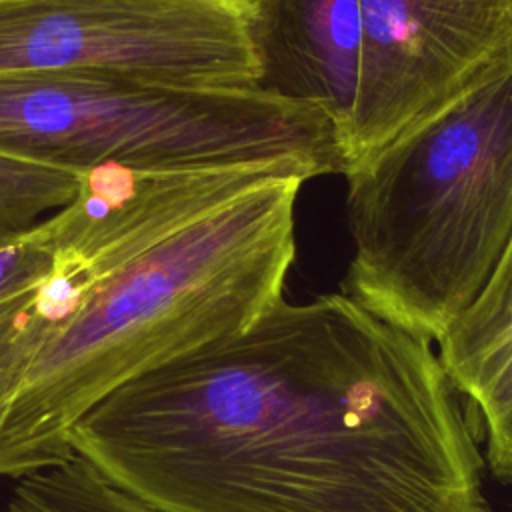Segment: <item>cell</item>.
Returning <instances> with one entry per match:
<instances>
[{"label": "cell", "instance_id": "2", "mask_svg": "<svg viewBox=\"0 0 512 512\" xmlns=\"http://www.w3.org/2000/svg\"><path fill=\"white\" fill-rule=\"evenodd\" d=\"M296 176L272 178L94 268L54 266L0 314V478L72 458V426L104 396L238 334L282 298Z\"/></svg>", "mask_w": 512, "mask_h": 512}, {"label": "cell", "instance_id": "1", "mask_svg": "<svg viewBox=\"0 0 512 512\" xmlns=\"http://www.w3.org/2000/svg\"><path fill=\"white\" fill-rule=\"evenodd\" d=\"M438 354L348 294L132 378L72 454L152 512H492Z\"/></svg>", "mask_w": 512, "mask_h": 512}, {"label": "cell", "instance_id": "8", "mask_svg": "<svg viewBox=\"0 0 512 512\" xmlns=\"http://www.w3.org/2000/svg\"><path fill=\"white\" fill-rule=\"evenodd\" d=\"M252 36L256 88L324 112L348 160L362 70L360 0H254Z\"/></svg>", "mask_w": 512, "mask_h": 512}, {"label": "cell", "instance_id": "6", "mask_svg": "<svg viewBox=\"0 0 512 512\" xmlns=\"http://www.w3.org/2000/svg\"><path fill=\"white\" fill-rule=\"evenodd\" d=\"M360 10L348 172L512 62V0H360Z\"/></svg>", "mask_w": 512, "mask_h": 512}, {"label": "cell", "instance_id": "3", "mask_svg": "<svg viewBox=\"0 0 512 512\" xmlns=\"http://www.w3.org/2000/svg\"><path fill=\"white\" fill-rule=\"evenodd\" d=\"M350 298L442 340L512 236V62L348 174Z\"/></svg>", "mask_w": 512, "mask_h": 512}, {"label": "cell", "instance_id": "7", "mask_svg": "<svg viewBox=\"0 0 512 512\" xmlns=\"http://www.w3.org/2000/svg\"><path fill=\"white\" fill-rule=\"evenodd\" d=\"M254 168H136L102 164L82 172L78 194L34 224L54 264L94 268L126 258L168 232L280 178Z\"/></svg>", "mask_w": 512, "mask_h": 512}, {"label": "cell", "instance_id": "4", "mask_svg": "<svg viewBox=\"0 0 512 512\" xmlns=\"http://www.w3.org/2000/svg\"><path fill=\"white\" fill-rule=\"evenodd\" d=\"M0 154L86 172L254 168L300 180L348 172L334 122L268 92L114 74H0Z\"/></svg>", "mask_w": 512, "mask_h": 512}, {"label": "cell", "instance_id": "9", "mask_svg": "<svg viewBox=\"0 0 512 512\" xmlns=\"http://www.w3.org/2000/svg\"><path fill=\"white\" fill-rule=\"evenodd\" d=\"M512 346V236L488 280L440 340V364L466 394L480 370Z\"/></svg>", "mask_w": 512, "mask_h": 512}, {"label": "cell", "instance_id": "10", "mask_svg": "<svg viewBox=\"0 0 512 512\" xmlns=\"http://www.w3.org/2000/svg\"><path fill=\"white\" fill-rule=\"evenodd\" d=\"M4 512H152L104 480L76 454L18 478Z\"/></svg>", "mask_w": 512, "mask_h": 512}, {"label": "cell", "instance_id": "13", "mask_svg": "<svg viewBox=\"0 0 512 512\" xmlns=\"http://www.w3.org/2000/svg\"><path fill=\"white\" fill-rule=\"evenodd\" d=\"M52 270L54 256L34 226L14 228L0 220V300L44 284Z\"/></svg>", "mask_w": 512, "mask_h": 512}, {"label": "cell", "instance_id": "14", "mask_svg": "<svg viewBox=\"0 0 512 512\" xmlns=\"http://www.w3.org/2000/svg\"><path fill=\"white\" fill-rule=\"evenodd\" d=\"M14 296H16V294H14ZM14 296H8V298H4V300H0V314H2V312H4V310H6V306H8V304H10V300H12V298H14Z\"/></svg>", "mask_w": 512, "mask_h": 512}, {"label": "cell", "instance_id": "5", "mask_svg": "<svg viewBox=\"0 0 512 512\" xmlns=\"http://www.w3.org/2000/svg\"><path fill=\"white\" fill-rule=\"evenodd\" d=\"M254 0H0V74L252 88Z\"/></svg>", "mask_w": 512, "mask_h": 512}, {"label": "cell", "instance_id": "12", "mask_svg": "<svg viewBox=\"0 0 512 512\" xmlns=\"http://www.w3.org/2000/svg\"><path fill=\"white\" fill-rule=\"evenodd\" d=\"M478 406L488 432V468L512 482V346L490 360L466 392Z\"/></svg>", "mask_w": 512, "mask_h": 512}, {"label": "cell", "instance_id": "11", "mask_svg": "<svg viewBox=\"0 0 512 512\" xmlns=\"http://www.w3.org/2000/svg\"><path fill=\"white\" fill-rule=\"evenodd\" d=\"M82 172L0 154V220L30 228L36 218L74 200Z\"/></svg>", "mask_w": 512, "mask_h": 512}]
</instances>
